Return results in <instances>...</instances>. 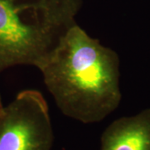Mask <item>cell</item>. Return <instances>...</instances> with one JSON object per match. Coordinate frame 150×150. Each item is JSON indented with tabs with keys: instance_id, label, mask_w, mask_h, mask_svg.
<instances>
[{
	"instance_id": "1",
	"label": "cell",
	"mask_w": 150,
	"mask_h": 150,
	"mask_svg": "<svg viewBox=\"0 0 150 150\" xmlns=\"http://www.w3.org/2000/svg\"><path fill=\"white\" fill-rule=\"evenodd\" d=\"M36 68L59 110L81 123L102 121L121 102L118 54L78 23Z\"/></svg>"
},
{
	"instance_id": "2",
	"label": "cell",
	"mask_w": 150,
	"mask_h": 150,
	"mask_svg": "<svg viewBox=\"0 0 150 150\" xmlns=\"http://www.w3.org/2000/svg\"><path fill=\"white\" fill-rule=\"evenodd\" d=\"M82 0H0V74L37 65L74 26Z\"/></svg>"
},
{
	"instance_id": "3",
	"label": "cell",
	"mask_w": 150,
	"mask_h": 150,
	"mask_svg": "<svg viewBox=\"0 0 150 150\" xmlns=\"http://www.w3.org/2000/svg\"><path fill=\"white\" fill-rule=\"evenodd\" d=\"M54 130L41 93L20 92L0 111V150H51Z\"/></svg>"
},
{
	"instance_id": "4",
	"label": "cell",
	"mask_w": 150,
	"mask_h": 150,
	"mask_svg": "<svg viewBox=\"0 0 150 150\" xmlns=\"http://www.w3.org/2000/svg\"><path fill=\"white\" fill-rule=\"evenodd\" d=\"M100 150H150V108L110 123L101 136Z\"/></svg>"
},
{
	"instance_id": "5",
	"label": "cell",
	"mask_w": 150,
	"mask_h": 150,
	"mask_svg": "<svg viewBox=\"0 0 150 150\" xmlns=\"http://www.w3.org/2000/svg\"><path fill=\"white\" fill-rule=\"evenodd\" d=\"M4 107V105H3V103H2V100H1V98H0V111H1V109L3 108Z\"/></svg>"
}]
</instances>
